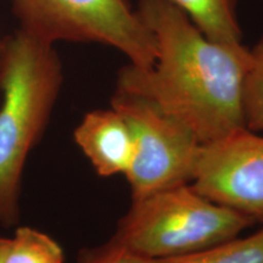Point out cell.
I'll use <instances>...</instances> for the list:
<instances>
[{
  "instance_id": "6da1fadb",
  "label": "cell",
  "mask_w": 263,
  "mask_h": 263,
  "mask_svg": "<svg viewBox=\"0 0 263 263\" xmlns=\"http://www.w3.org/2000/svg\"><path fill=\"white\" fill-rule=\"evenodd\" d=\"M137 10L155 38L156 60L150 68L124 66L116 88L155 101L201 145L246 128L250 49L210 41L170 0H139Z\"/></svg>"
},
{
  "instance_id": "7a4b0ae2",
  "label": "cell",
  "mask_w": 263,
  "mask_h": 263,
  "mask_svg": "<svg viewBox=\"0 0 263 263\" xmlns=\"http://www.w3.org/2000/svg\"><path fill=\"white\" fill-rule=\"evenodd\" d=\"M64 70L54 44L18 28L6 37L0 77V224L21 216L24 171L50 122Z\"/></svg>"
},
{
  "instance_id": "3957f363",
  "label": "cell",
  "mask_w": 263,
  "mask_h": 263,
  "mask_svg": "<svg viewBox=\"0 0 263 263\" xmlns=\"http://www.w3.org/2000/svg\"><path fill=\"white\" fill-rule=\"evenodd\" d=\"M256 219L180 184L132 200L111 239L149 259H166L234 239Z\"/></svg>"
},
{
  "instance_id": "277c9868",
  "label": "cell",
  "mask_w": 263,
  "mask_h": 263,
  "mask_svg": "<svg viewBox=\"0 0 263 263\" xmlns=\"http://www.w3.org/2000/svg\"><path fill=\"white\" fill-rule=\"evenodd\" d=\"M20 28L55 45L98 43L150 68L156 60L153 32L128 0H10Z\"/></svg>"
},
{
  "instance_id": "5b68a950",
  "label": "cell",
  "mask_w": 263,
  "mask_h": 263,
  "mask_svg": "<svg viewBox=\"0 0 263 263\" xmlns=\"http://www.w3.org/2000/svg\"><path fill=\"white\" fill-rule=\"evenodd\" d=\"M111 107L123 117L133 136L134 157L124 174L132 200L192 183L201 144L188 127L151 99L118 88Z\"/></svg>"
},
{
  "instance_id": "8992f818",
  "label": "cell",
  "mask_w": 263,
  "mask_h": 263,
  "mask_svg": "<svg viewBox=\"0 0 263 263\" xmlns=\"http://www.w3.org/2000/svg\"><path fill=\"white\" fill-rule=\"evenodd\" d=\"M190 184L207 199L263 223V136L244 128L201 145Z\"/></svg>"
},
{
  "instance_id": "52a82bcc",
  "label": "cell",
  "mask_w": 263,
  "mask_h": 263,
  "mask_svg": "<svg viewBox=\"0 0 263 263\" xmlns=\"http://www.w3.org/2000/svg\"><path fill=\"white\" fill-rule=\"evenodd\" d=\"M74 143L103 178L126 174L134 157V140L123 117L110 108L87 112L73 132Z\"/></svg>"
},
{
  "instance_id": "ba28073f",
  "label": "cell",
  "mask_w": 263,
  "mask_h": 263,
  "mask_svg": "<svg viewBox=\"0 0 263 263\" xmlns=\"http://www.w3.org/2000/svg\"><path fill=\"white\" fill-rule=\"evenodd\" d=\"M210 41L224 45L242 44L236 0H170Z\"/></svg>"
},
{
  "instance_id": "9c48e42d",
  "label": "cell",
  "mask_w": 263,
  "mask_h": 263,
  "mask_svg": "<svg viewBox=\"0 0 263 263\" xmlns=\"http://www.w3.org/2000/svg\"><path fill=\"white\" fill-rule=\"evenodd\" d=\"M153 263H263V228L203 251L180 257L154 259Z\"/></svg>"
},
{
  "instance_id": "30bf717a",
  "label": "cell",
  "mask_w": 263,
  "mask_h": 263,
  "mask_svg": "<svg viewBox=\"0 0 263 263\" xmlns=\"http://www.w3.org/2000/svg\"><path fill=\"white\" fill-rule=\"evenodd\" d=\"M64 250L50 235L31 227H17L6 240L4 263H64Z\"/></svg>"
},
{
  "instance_id": "8fae6325",
  "label": "cell",
  "mask_w": 263,
  "mask_h": 263,
  "mask_svg": "<svg viewBox=\"0 0 263 263\" xmlns=\"http://www.w3.org/2000/svg\"><path fill=\"white\" fill-rule=\"evenodd\" d=\"M246 129L263 130V34L250 49V65L242 90Z\"/></svg>"
},
{
  "instance_id": "7c38bea8",
  "label": "cell",
  "mask_w": 263,
  "mask_h": 263,
  "mask_svg": "<svg viewBox=\"0 0 263 263\" xmlns=\"http://www.w3.org/2000/svg\"><path fill=\"white\" fill-rule=\"evenodd\" d=\"M153 261L134 254L110 238L99 246L82 249L76 263H153Z\"/></svg>"
},
{
  "instance_id": "4fadbf2b",
  "label": "cell",
  "mask_w": 263,
  "mask_h": 263,
  "mask_svg": "<svg viewBox=\"0 0 263 263\" xmlns=\"http://www.w3.org/2000/svg\"><path fill=\"white\" fill-rule=\"evenodd\" d=\"M6 49V37L2 34L0 32V77H2V70H3V62H4V55Z\"/></svg>"
},
{
  "instance_id": "5bb4252c",
  "label": "cell",
  "mask_w": 263,
  "mask_h": 263,
  "mask_svg": "<svg viewBox=\"0 0 263 263\" xmlns=\"http://www.w3.org/2000/svg\"><path fill=\"white\" fill-rule=\"evenodd\" d=\"M6 240L8 238L0 235V263H4V254L6 248Z\"/></svg>"
}]
</instances>
